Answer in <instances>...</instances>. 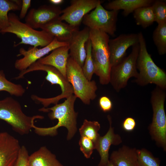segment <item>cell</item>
I'll return each mask as SVG.
<instances>
[{
    "label": "cell",
    "instance_id": "3957f363",
    "mask_svg": "<svg viewBox=\"0 0 166 166\" xmlns=\"http://www.w3.org/2000/svg\"><path fill=\"white\" fill-rule=\"evenodd\" d=\"M89 39L92 45V55L95 73L99 77L100 83H109L111 66L109 46V35L101 31L90 29Z\"/></svg>",
    "mask_w": 166,
    "mask_h": 166
},
{
    "label": "cell",
    "instance_id": "d6a6232c",
    "mask_svg": "<svg viewBox=\"0 0 166 166\" xmlns=\"http://www.w3.org/2000/svg\"><path fill=\"white\" fill-rule=\"evenodd\" d=\"M99 106L101 110L104 112L110 111L112 108V103L110 99L107 97L103 96L99 100Z\"/></svg>",
    "mask_w": 166,
    "mask_h": 166
},
{
    "label": "cell",
    "instance_id": "6da1fadb",
    "mask_svg": "<svg viewBox=\"0 0 166 166\" xmlns=\"http://www.w3.org/2000/svg\"><path fill=\"white\" fill-rule=\"evenodd\" d=\"M76 97L73 94L66 98L64 102L57 104L49 108H43L39 110L43 112L51 111L49 114V117L51 120L57 119V123L53 127L41 128L35 126L32 128L35 132L42 136H55L57 134V129L61 127L66 128L68 130L67 139L71 140L77 131V119L78 113L75 111L74 105Z\"/></svg>",
    "mask_w": 166,
    "mask_h": 166
},
{
    "label": "cell",
    "instance_id": "ac0fdd59",
    "mask_svg": "<svg viewBox=\"0 0 166 166\" xmlns=\"http://www.w3.org/2000/svg\"><path fill=\"white\" fill-rule=\"evenodd\" d=\"M69 45L60 47L53 50L48 56L41 58L36 62L54 67L66 78V69L69 56Z\"/></svg>",
    "mask_w": 166,
    "mask_h": 166
},
{
    "label": "cell",
    "instance_id": "44dd1931",
    "mask_svg": "<svg viewBox=\"0 0 166 166\" xmlns=\"http://www.w3.org/2000/svg\"><path fill=\"white\" fill-rule=\"evenodd\" d=\"M136 150L135 148L123 145L113 152L109 160L115 166H137Z\"/></svg>",
    "mask_w": 166,
    "mask_h": 166
},
{
    "label": "cell",
    "instance_id": "f546056e",
    "mask_svg": "<svg viewBox=\"0 0 166 166\" xmlns=\"http://www.w3.org/2000/svg\"><path fill=\"white\" fill-rule=\"evenodd\" d=\"M152 6L155 22L158 24L166 22V2L165 1L155 0Z\"/></svg>",
    "mask_w": 166,
    "mask_h": 166
},
{
    "label": "cell",
    "instance_id": "30bf717a",
    "mask_svg": "<svg viewBox=\"0 0 166 166\" xmlns=\"http://www.w3.org/2000/svg\"><path fill=\"white\" fill-rule=\"evenodd\" d=\"M119 12L106 10L101 2L93 10L84 17L82 22L90 29L99 30L114 37Z\"/></svg>",
    "mask_w": 166,
    "mask_h": 166
},
{
    "label": "cell",
    "instance_id": "8992f818",
    "mask_svg": "<svg viewBox=\"0 0 166 166\" xmlns=\"http://www.w3.org/2000/svg\"><path fill=\"white\" fill-rule=\"evenodd\" d=\"M38 70L46 72L47 74L45 77V79L51 85H59L61 91L60 95L53 97L44 98L35 96L34 100L41 103L44 108L47 107L51 104H57L61 99H66L73 94V87L66 78L56 68L50 65L41 64L35 62L26 70L21 71L19 75L15 78H22L28 73Z\"/></svg>",
    "mask_w": 166,
    "mask_h": 166
},
{
    "label": "cell",
    "instance_id": "83f0119b",
    "mask_svg": "<svg viewBox=\"0 0 166 166\" xmlns=\"http://www.w3.org/2000/svg\"><path fill=\"white\" fill-rule=\"evenodd\" d=\"M137 166H160V160L145 148L137 149Z\"/></svg>",
    "mask_w": 166,
    "mask_h": 166
},
{
    "label": "cell",
    "instance_id": "1f68e13d",
    "mask_svg": "<svg viewBox=\"0 0 166 166\" xmlns=\"http://www.w3.org/2000/svg\"><path fill=\"white\" fill-rule=\"evenodd\" d=\"M29 156L26 148L23 145L21 146L18 158L13 166H28Z\"/></svg>",
    "mask_w": 166,
    "mask_h": 166
},
{
    "label": "cell",
    "instance_id": "cb8c5ba5",
    "mask_svg": "<svg viewBox=\"0 0 166 166\" xmlns=\"http://www.w3.org/2000/svg\"><path fill=\"white\" fill-rule=\"evenodd\" d=\"M151 6L139 8L133 12V17L137 25L146 28L155 22Z\"/></svg>",
    "mask_w": 166,
    "mask_h": 166
},
{
    "label": "cell",
    "instance_id": "d4e9b609",
    "mask_svg": "<svg viewBox=\"0 0 166 166\" xmlns=\"http://www.w3.org/2000/svg\"><path fill=\"white\" fill-rule=\"evenodd\" d=\"M100 128V124L98 122L85 119L79 129V131L81 136H85L89 138L95 145L100 136L98 133Z\"/></svg>",
    "mask_w": 166,
    "mask_h": 166
},
{
    "label": "cell",
    "instance_id": "ba28073f",
    "mask_svg": "<svg viewBox=\"0 0 166 166\" xmlns=\"http://www.w3.org/2000/svg\"><path fill=\"white\" fill-rule=\"evenodd\" d=\"M165 90L156 86L152 91L150 99L153 110L152 121L149 126V133L157 144L166 150V115L164 102Z\"/></svg>",
    "mask_w": 166,
    "mask_h": 166
},
{
    "label": "cell",
    "instance_id": "f1b7e54d",
    "mask_svg": "<svg viewBox=\"0 0 166 166\" xmlns=\"http://www.w3.org/2000/svg\"><path fill=\"white\" fill-rule=\"evenodd\" d=\"M86 55L82 68L84 74L89 81H91L95 73V66L92 55V45L89 39L86 43Z\"/></svg>",
    "mask_w": 166,
    "mask_h": 166
},
{
    "label": "cell",
    "instance_id": "ffe728a7",
    "mask_svg": "<svg viewBox=\"0 0 166 166\" xmlns=\"http://www.w3.org/2000/svg\"><path fill=\"white\" fill-rule=\"evenodd\" d=\"M153 0H114L106 4L104 8L109 10H123L122 14L126 17L139 8L151 6Z\"/></svg>",
    "mask_w": 166,
    "mask_h": 166
},
{
    "label": "cell",
    "instance_id": "7c38bea8",
    "mask_svg": "<svg viewBox=\"0 0 166 166\" xmlns=\"http://www.w3.org/2000/svg\"><path fill=\"white\" fill-rule=\"evenodd\" d=\"M68 45L67 42H60L54 38L50 44L42 48L33 47L26 50L23 48H21L17 56L22 55L23 57L16 60L15 67L21 71L24 70L50 52L60 47Z\"/></svg>",
    "mask_w": 166,
    "mask_h": 166
},
{
    "label": "cell",
    "instance_id": "5b68a950",
    "mask_svg": "<svg viewBox=\"0 0 166 166\" xmlns=\"http://www.w3.org/2000/svg\"><path fill=\"white\" fill-rule=\"evenodd\" d=\"M39 115L28 116L23 112L18 102L10 97L0 100V120L10 124L14 130L21 135L28 134L36 119H42Z\"/></svg>",
    "mask_w": 166,
    "mask_h": 166
},
{
    "label": "cell",
    "instance_id": "8d00e7d4",
    "mask_svg": "<svg viewBox=\"0 0 166 166\" xmlns=\"http://www.w3.org/2000/svg\"><path fill=\"white\" fill-rule=\"evenodd\" d=\"M106 166H115L113 163L110 160Z\"/></svg>",
    "mask_w": 166,
    "mask_h": 166
},
{
    "label": "cell",
    "instance_id": "d590c367",
    "mask_svg": "<svg viewBox=\"0 0 166 166\" xmlns=\"http://www.w3.org/2000/svg\"><path fill=\"white\" fill-rule=\"evenodd\" d=\"M49 2L53 5L58 6L62 4L64 1L63 0H49Z\"/></svg>",
    "mask_w": 166,
    "mask_h": 166
},
{
    "label": "cell",
    "instance_id": "277c9868",
    "mask_svg": "<svg viewBox=\"0 0 166 166\" xmlns=\"http://www.w3.org/2000/svg\"><path fill=\"white\" fill-rule=\"evenodd\" d=\"M9 25L0 33L13 34L20 38L21 41L14 46L22 44L29 45L33 47H44L50 44L54 37L43 30H36L26 23L22 22L15 13H10L8 15Z\"/></svg>",
    "mask_w": 166,
    "mask_h": 166
},
{
    "label": "cell",
    "instance_id": "52a82bcc",
    "mask_svg": "<svg viewBox=\"0 0 166 166\" xmlns=\"http://www.w3.org/2000/svg\"><path fill=\"white\" fill-rule=\"evenodd\" d=\"M66 77L73 87V94L85 105L97 97V87L94 80L89 81L84 74L82 68L69 56L68 60Z\"/></svg>",
    "mask_w": 166,
    "mask_h": 166
},
{
    "label": "cell",
    "instance_id": "d6986e66",
    "mask_svg": "<svg viewBox=\"0 0 166 166\" xmlns=\"http://www.w3.org/2000/svg\"><path fill=\"white\" fill-rule=\"evenodd\" d=\"M40 29L58 41L68 43L74 33L79 30L78 27L73 26L58 19L42 26Z\"/></svg>",
    "mask_w": 166,
    "mask_h": 166
},
{
    "label": "cell",
    "instance_id": "4dcf8cb0",
    "mask_svg": "<svg viewBox=\"0 0 166 166\" xmlns=\"http://www.w3.org/2000/svg\"><path fill=\"white\" fill-rule=\"evenodd\" d=\"M80 149L85 157H90L93 151L95 149V144L91 140L85 136H81L79 142Z\"/></svg>",
    "mask_w": 166,
    "mask_h": 166
},
{
    "label": "cell",
    "instance_id": "836d02e7",
    "mask_svg": "<svg viewBox=\"0 0 166 166\" xmlns=\"http://www.w3.org/2000/svg\"><path fill=\"white\" fill-rule=\"evenodd\" d=\"M136 126L135 120L131 117H128L122 123V128L125 131L131 132L133 131Z\"/></svg>",
    "mask_w": 166,
    "mask_h": 166
},
{
    "label": "cell",
    "instance_id": "e575fe53",
    "mask_svg": "<svg viewBox=\"0 0 166 166\" xmlns=\"http://www.w3.org/2000/svg\"><path fill=\"white\" fill-rule=\"evenodd\" d=\"M31 0H22L19 18L22 19L25 18L29 9L30 7Z\"/></svg>",
    "mask_w": 166,
    "mask_h": 166
},
{
    "label": "cell",
    "instance_id": "603a6c76",
    "mask_svg": "<svg viewBox=\"0 0 166 166\" xmlns=\"http://www.w3.org/2000/svg\"><path fill=\"white\" fill-rule=\"evenodd\" d=\"M21 5V0H0V31L9 25V11L20 10Z\"/></svg>",
    "mask_w": 166,
    "mask_h": 166
},
{
    "label": "cell",
    "instance_id": "5bb4252c",
    "mask_svg": "<svg viewBox=\"0 0 166 166\" xmlns=\"http://www.w3.org/2000/svg\"><path fill=\"white\" fill-rule=\"evenodd\" d=\"M139 43L138 33L124 34L109 40V46L111 67L120 62L125 57L127 49Z\"/></svg>",
    "mask_w": 166,
    "mask_h": 166
},
{
    "label": "cell",
    "instance_id": "8fae6325",
    "mask_svg": "<svg viewBox=\"0 0 166 166\" xmlns=\"http://www.w3.org/2000/svg\"><path fill=\"white\" fill-rule=\"evenodd\" d=\"M101 2L99 0H71L70 5L62 10V14L58 19L65 21L73 26L78 27L84 17Z\"/></svg>",
    "mask_w": 166,
    "mask_h": 166
},
{
    "label": "cell",
    "instance_id": "484cf974",
    "mask_svg": "<svg viewBox=\"0 0 166 166\" xmlns=\"http://www.w3.org/2000/svg\"><path fill=\"white\" fill-rule=\"evenodd\" d=\"M152 39L159 55L166 53V22L158 24L152 34Z\"/></svg>",
    "mask_w": 166,
    "mask_h": 166
},
{
    "label": "cell",
    "instance_id": "2e32d148",
    "mask_svg": "<svg viewBox=\"0 0 166 166\" xmlns=\"http://www.w3.org/2000/svg\"><path fill=\"white\" fill-rule=\"evenodd\" d=\"M90 29L87 27L75 32L68 42L69 56L82 68L86 57V45L89 39Z\"/></svg>",
    "mask_w": 166,
    "mask_h": 166
},
{
    "label": "cell",
    "instance_id": "7402d4cb",
    "mask_svg": "<svg viewBox=\"0 0 166 166\" xmlns=\"http://www.w3.org/2000/svg\"><path fill=\"white\" fill-rule=\"evenodd\" d=\"M28 164V166H63L56 156L45 146L29 155Z\"/></svg>",
    "mask_w": 166,
    "mask_h": 166
},
{
    "label": "cell",
    "instance_id": "4fadbf2b",
    "mask_svg": "<svg viewBox=\"0 0 166 166\" xmlns=\"http://www.w3.org/2000/svg\"><path fill=\"white\" fill-rule=\"evenodd\" d=\"M62 14V10L58 6L43 5L37 8H32L25 18V23L34 29L42 26L58 19Z\"/></svg>",
    "mask_w": 166,
    "mask_h": 166
},
{
    "label": "cell",
    "instance_id": "9c48e42d",
    "mask_svg": "<svg viewBox=\"0 0 166 166\" xmlns=\"http://www.w3.org/2000/svg\"><path fill=\"white\" fill-rule=\"evenodd\" d=\"M131 53L120 62L111 67L109 83L117 92L127 85L130 78L138 75L136 61L140 49L139 43L132 46Z\"/></svg>",
    "mask_w": 166,
    "mask_h": 166
},
{
    "label": "cell",
    "instance_id": "9a60e30c",
    "mask_svg": "<svg viewBox=\"0 0 166 166\" xmlns=\"http://www.w3.org/2000/svg\"><path fill=\"white\" fill-rule=\"evenodd\" d=\"M21 147L15 137L7 132H0V166H13Z\"/></svg>",
    "mask_w": 166,
    "mask_h": 166
},
{
    "label": "cell",
    "instance_id": "e0dca14e",
    "mask_svg": "<svg viewBox=\"0 0 166 166\" xmlns=\"http://www.w3.org/2000/svg\"><path fill=\"white\" fill-rule=\"evenodd\" d=\"M109 128L106 134L100 136L95 144V148L100 156L98 166H106L109 161V151L111 145H117L122 142L120 135L114 133V128L112 126V119L109 115L107 117Z\"/></svg>",
    "mask_w": 166,
    "mask_h": 166
},
{
    "label": "cell",
    "instance_id": "7a4b0ae2",
    "mask_svg": "<svg viewBox=\"0 0 166 166\" xmlns=\"http://www.w3.org/2000/svg\"><path fill=\"white\" fill-rule=\"evenodd\" d=\"M139 50L136 61L138 75L135 82L140 86L155 84L165 90L166 89V73L154 62L147 50L146 41L141 32L138 33Z\"/></svg>",
    "mask_w": 166,
    "mask_h": 166
},
{
    "label": "cell",
    "instance_id": "4316f807",
    "mask_svg": "<svg viewBox=\"0 0 166 166\" xmlns=\"http://www.w3.org/2000/svg\"><path fill=\"white\" fill-rule=\"evenodd\" d=\"M5 91L12 95L21 97L25 92V89L20 84L14 83L6 78L2 70H0V91Z\"/></svg>",
    "mask_w": 166,
    "mask_h": 166
}]
</instances>
